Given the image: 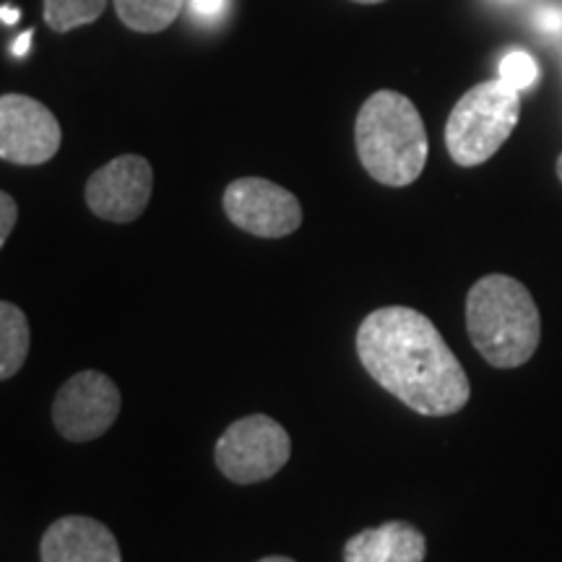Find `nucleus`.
I'll return each instance as SVG.
<instances>
[{"label":"nucleus","instance_id":"1","mask_svg":"<svg viewBox=\"0 0 562 562\" xmlns=\"http://www.w3.org/2000/svg\"><path fill=\"white\" fill-rule=\"evenodd\" d=\"M357 355L372 381L425 417L461 412L472 396L463 364L435 323L412 307L370 313L357 331Z\"/></svg>","mask_w":562,"mask_h":562},{"label":"nucleus","instance_id":"2","mask_svg":"<svg viewBox=\"0 0 562 562\" xmlns=\"http://www.w3.org/2000/svg\"><path fill=\"white\" fill-rule=\"evenodd\" d=\"M467 331L492 368H521L537 355L542 318L531 292L505 273L482 277L467 297Z\"/></svg>","mask_w":562,"mask_h":562},{"label":"nucleus","instance_id":"3","mask_svg":"<svg viewBox=\"0 0 562 562\" xmlns=\"http://www.w3.org/2000/svg\"><path fill=\"white\" fill-rule=\"evenodd\" d=\"M357 154L372 180L389 188L412 186L427 165V131L419 110L398 91H375L355 123Z\"/></svg>","mask_w":562,"mask_h":562},{"label":"nucleus","instance_id":"4","mask_svg":"<svg viewBox=\"0 0 562 562\" xmlns=\"http://www.w3.org/2000/svg\"><path fill=\"white\" fill-rule=\"evenodd\" d=\"M521 121V94L505 81H484L456 102L446 125V146L456 165L476 167L501 151Z\"/></svg>","mask_w":562,"mask_h":562},{"label":"nucleus","instance_id":"5","mask_svg":"<svg viewBox=\"0 0 562 562\" xmlns=\"http://www.w3.org/2000/svg\"><path fill=\"white\" fill-rule=\"evenodd\" d=\"M290 453V432L266 414H250L224 430L216 442V467L232 482L256 484L281 472Z\"/></svg>","mask_w":562,"mask_h":562},{"label":"nucleus","instance_id":"6","mask_svg":"<svg viewBox=\"0 0 562 562\" xmlns=\"http://www.w3.org/2000/svg\"><path fill=\"white\" fill-rule=\"evenodd\" d=\"M121 414V391L104 372L83 370L63 383L53 404V419L66 440H97Z\"/></svg>","mask_w":562,"mask_h":562},{"label":"nucleus","instance_id":"7","mask_svg":"<svg viewBox=\"0 0 562 562\" xmlns=\"http://www.w3.org/2000/svg\"><path fill=\"white\" fill-rule=\"evenodd\" d=\"M224 211L235 227L256 237H286L302 224L297 195L263 178H240L224 191Z\"/></svg>","mask_w":562,"mask_h":562},{"label":"nucleus","instance_id":"8","mask_svg":"<svg viewBox=\"0 0 562 562\" xmlns=\"http://www.w3.org/2000/svg\"><path fill=\"white\" fill-rule=\"evenodd\" d=\"M60 123L45 104L26 94L0 97V159L45 165L60 149Z\"/></svg>","mask_w":562,"mask_h":562},{"label":"nucleus","instance_id":"9","mask_svg":"<svg viewBox=\"0 0 562 562\" xmlns=\"http://www.w3.org/2000/svg\"><path fill=\"white\" fill-rule=\"evenodd\" d=\"M154 188L151 165L138 154H123L97 170L87 182V203L100 220L133 222L149 206Z\"/></svg>","mask_w":562,"mask_h":562},{"label":"nucleus","instance_id":"10","mask_svg":"<svg viewBox=\"0 0 562 562\" xmlns=\"http://www.w3.org/2000/svg\"><path fill=\"white\" fill-rule=\"evenodd\" d=\"M42 562H123L117 539L89 516L58 518L40 544Z\"/></svg>","mask_w":562,"mask_h":562},{"label":"nucleus","instance_id":"11","mask_svg":"<svg viewBox=\"0 0 562 562\" xmlns=\"http://www.w3.org/2000/svg\"><path fill=\"white\" fill-rule=\"evenodd\" d=\"M425 533L406 521L364 529L344 544V562H425Z\"/></svg>","mask_w":562,"mask_h":562},{"label":"nucleus","instance_id":"12","mask_svg":"<svg viewBox=\"0 0 562 562\" xmlns=\"http://www.w3.org/2000/svg\"><path fill=\"white\" fill-rule=\"evenodd\" d=\"M30 321L13 302L0 300V381H9L30 357Z\"/></svg>","mask_w":562,"mask_h":562},{"label":"nucleus","instance_id":"13","mask_svg":"<svg viewBox=\"0 0 562 562\" xmlns=\"http://www.w3.org/2000/svg\"><path fill=\"white\" fill-rule=\"evenodd\" d=\"M182 0H115L117 19L133 32L157 34L180 16Z\"/></svg>","mask_w":562,"mask_h":562},{"label":"nucleus","instance_id":"14","mask_svg":"<svg viewBox=\"0 0 562 562\" xmlns=\"http://www.w3.org/2000/svg\"><path fill=\"white\" fill-rule=\"evenodd\" d=\"M108 0H45V21L53 32H70L97 21Z\"/></svg>","mask_w":562,"mask_h":562},{"label":"nucleus","instance_id":"15","mask_svg":"<svg viewBox=\"0 0 562 562\" xmlns=\"http://www.w3.org/2000/svg\"><path fill=\"white\" fill-rule=\"evenodd\" d=\"M537 76H539V68L531 55L516 50V53H508L501 60V81H505L516 91L529 89L531 83L537 81Z\"/></svg>","mask_w":562,"mask_h":562},{"label":"nucleus","instance_id":"16","mask_svg":"<svg viewBox=\"0 0 562 562\" xmlns=\"http://www.w3.org/2000/svg\"><path fill=\"white\" fill-rule=\"evenodd\" d=\"M16 220H19L16 201H13L9 193L0 191V248H3L13 227H16Z\"/></svg>","mask_w":562,"mask_h":562},{"label":"nucleus","instance_id":"17","mask_svg":"<svg viewBox=\"0 0 562 562\" xmlns=\"http://www.w3.org/2000/svg\"><path fill=\"white\" fill-rule=\"evenodd\" d=\"M537 26L547 34H560L562 32V9L560 5H544L537 13Z\"/></svg>","mask_w":562,"mask_h":562},{"label":"nucleus","instance_id":"18","mask_svg":"<svg viewBox=\"0 0 562 562\" xmlns=\"http://www.w3.org/2000/svg\"><path fill=\"white\" fill-rule=\"evenodd\" d=\"M191 9L203 21H216L227 9V0H191Z\"/></svg>","mask_w":562,"mask_h":562},{"label":"nucleus","instance_id":"19","mask_svg":"<svg viewBox=\"0 0 562 562\" xmlns=\"http://www.w3.org/2000/svg\"><path fill=\"white\" fill-rule=\"evenodd\" d=\"M32 40H34V32L32 30H26L24 34H19L16 42H13V55H16V58H24V55L30 53Z\"/></svg>","mask_w":562,"mask_h":562},{"label":"nucleus","instance_id":"20","mask_svg":"<svg viewBox=\"0 0 562 562\" xmlns=\"http://www.w3.org/2000/svg\"><path fill=\"white\" fill-rule=\"evenodd\" d=\"M19 9H9V5H3V9H0V21H3V24H16L19 21Z\"/></svg>","mask_w":562,"mask_h":562},{"label":"nucleus","instance_id":"21","mask_svg":"<svg viewBox=\"0 0 562 562\" xmlns=\"http://www.w3.org/2000/svg\"><path fill=\"white\" fill-rule=\"evenodd\" d=\"M258 562H294L292 558H284V554H271V558H263V560H258Z\"/></svg>","mask_w":562,"mask_h":562},{"label":"nucleus","instance_id":"22","mask_svg":"<svg viewBox=\"0 0 562 562\" xmlns=\"http://www.w3.org/2000/svg\"><path fill=\"white\" fill-rule=\"evenodd\" d=\"M355 3H364V5H372V3H383V0H355Z\"/></svg>","mask_w":562,"mask_h":562},{"label":"nucleus","instance_id":"23","mask_svg":"<svg viewBox=\"0 0 562 562\" xmlns=\"http://www.w3.org/2000/svg\"><path fill=\"white\" fill-rule=\"evenodd\" d=\"M558 178L562 182V154H560V159H558Z\"/></svg>","mask_w":562,"mask_h":562}]
</instances>
